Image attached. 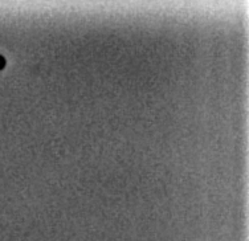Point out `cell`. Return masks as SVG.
Here are the masks:
<instances>
[{"mask_svg": "<svg viewBox=\"0 0 249 241\" xmlns=\"http://www.w3.org/2000/svg\"><path fill=\"white\" fill-rule=\"evenodd\" d=\"M4 65H5V60L1 57V56H0V69H3V68H4Z\"/></svg>", "mask_w": 249, "mask_h": 241, "instance_id": "obj_1", "label": "cell"}]
</instances>
